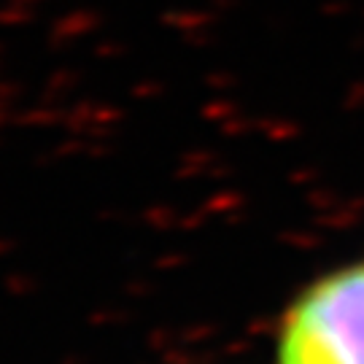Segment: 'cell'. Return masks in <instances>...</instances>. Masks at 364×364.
I'll return each instance as SVG.
<instances>
[{"mask_svg":"<svg viewBox=\"0 0 364 364\" xmlns=\"http://www.w3.org/2000/svg\"><path fill=\"white\" fill-rule=\"evenodd\" d=\"M281 364H364V262L299 297L284 324Z\"/></svg>","mask_w":364,"mask_h":364,"instance_id":"6da1fadb","label":"cell"}]
</instances>
